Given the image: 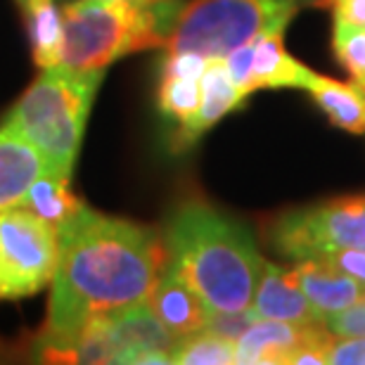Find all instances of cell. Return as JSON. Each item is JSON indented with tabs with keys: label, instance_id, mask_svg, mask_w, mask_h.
<instances>
[{
	"label": "cell",
	"instance_id": "6da1fadb",
	"mask_svg": "<svg viewBox=\"0 0 365 365\" xmlns=\"http://www.w3.org/2000/svg\"><path fill=\"white\" fill-rule=\"evenodd\" d=\"M57 235L60 252L41 344L48 354L69 356L93 320L148 304L169 254L155 228L86 204Z\"/></svg>",
	"mask_w": 365,
	"mask_h": 365
},
{
	"label": "cell",
	"instance_id": "7a4b0ae2",
	"mask_svg": "<svg viewBox=\"0 0 365 365\" xmlns=\"http://www.w3.org/2000/svg\"><path fill=\"white\" fill-rule=\"evenodd\" d=\"M164 245L169 261L211 311L252 306L266 259L245 223L207 202L190 200L171 214Z\"/></svg>",
	"mask_w": 365,
	"mask_h": 365
},
{
	"label": "cell",
	"instance_id": "3957f363",
	"mask_svg": "<svg viewBox=\"0 0 365 365\" xmlns=\"http://www.w3.org/2000/svg\"><path fill=\"white\" fill-rule=\"evenodd\" d=\"M102 76L105 71H76L62 64L43 69L0 128L31 143L53 171L71 176Z\"/></svg>",
	"mask_w": 365,
	"mask_h": 365
},
{
	"label": "cell",
	"instance_id": "277c9868",
	"mask_svg": "<svg viewBox=\"0 0 365 365\" xmlns=\"http://www.w3.org/2000/svg\"><path fill=\"white\" fill-rule=\"evenodd\" d=\"M171 5L140 7L123 0H74L62 10V67L105 71L130 53L164 48Z\"/></svg>",
	"mask_w": 365,
	"mask_h": 365
},
{
	"label": "cell",
	"instance_id": "5b68a950",
	"mask_svg": "<svg viewBox=\"0 0 365 365\" xmlns=\"http://www.w3.org/2000/svg\"><path fill=\"white\" fill-rule=\"evenodd\" d=\"M299 0H190L171 17L166 53L225 57L261 34L289 24Z\"/></svg>",
	"mask_w": 365,
	"mask_h": 365
},
{
	"label": "cell",
	"instance_id": "8992f818",
	"mask_svg": "<svg viewBox=\"0 0 365 365\" xmlns=\"http://www.w3.org/2000/svg\"><path fill=\"white\" fill-rule=\"evenodd\" d=\"M60 235L24 207L0 209V302L38 294L53 282Z\"/></svg>",
	"mask_w": 365,
	"mask_h": 365
},
{
	"label": "cell",
	"instance_id": "52a82bcc",
	"mask_svg": "<svg viewBox=\"0 0 365 365\" xmlns=\"http://www.w3.org/2000/svg\"><path fill=\"white\" fill-rule=\"evenodd\" d=\"M271 242L294 261L316 259L344 247H365V195L287 211L273 223Z\"/></svg>",
	"mask_w": 365,
	"mask_h": 365
},
{
	"label": "cell",
	"instance_id": "ba28073f",
	"mask_svg": "<svg viewBox=\"0 0 365 365\" xmlns=\"http://www.w3.org/2000/svg\"><path fill=\"white\" fill-rule=\"evenodd\" d=\"M334 334L325 323H282V320H254L237 339L235 363L245 365H289L299 349L330 341Z\"/></svg>",
	"mask_w": 365,
	"mask_h": 365
},
{
	"label": "cell",
	"instance_id": "9c48e42d",
	"mask_svg": "<svg viewBox=\"0 0 365 365\" xmlns=\"http://www.w3.org/2000/svg\"><path fill=\"white\" fill-rule=\"evenodd\" d=\"M148 304L159 323L178 339H185L190 334L204 330L211 316L209 304L176 271V266L171 261H166Z\"/></svg>",
	"mask_w": 365,
	"mask_h": 365
},
{
	"label": "cell",
	"instance_id": "30bf717a",
	"mask_svg": "<svg viewBox=\"0 0 365 365\" xmlns=\"http://www.w3.org/2000/svg\"><path fill=\"white\" fill-rule=\"evenodd\" d=\"M250 309L259 320H282V323L299 325L325 323V318L299 287L294 271L268 264V261L261 271Z\"/></svg>",
	"mask_w": 365,
	"mask_h": 365
},
{
	"label": "cell",
	"instance_id": "8fae6325",
	"mask_svg": "<svg viewBox=\"0 0 365 365\" xmlns=\"http://www.w3.org/2000/svg\"><path fill=\"white\" fill-rule=\"evenodd\" d=\"M200 91H202V100H200V109H197L195 119L187 121L185 126H180L176 130V138H173V148L176 150L190 148V145L202 133H207L218 119H223L232 109L242 107L247 100V95L240 91L235 81L230 78L223 57L209 60L207 69H204V74L200 78Z\"/></svg>",
	"mask_w": 365,
	"mask_h": 365
},
{
	"label": "cell",
	"instance_id": "7c38bea8",
	"mask_svg": "<svg viewBox=\"0 0 365 365\" xmlns=\"http://www.w3.org/2000/svg\"><path fill=\"white\" fill-rule=\"evenodd\" d=\"M292 271H294V277L299 287L304 289L306 299L316 306L323 318L341 309H349L351 304L365 297L363 282L337 271L323 259H302L297 261Z\"/></svg>",
	"mask_w": 365,
	"mask_h": 365
},
{
	"label": "cell",
	"instance_id": "4fadbf2b",
	"mask_svg": "<svg viewBox=\"0 0 365 365\" xmlns=\"http://www.w3.org/2000/svg\"><path fill=\"white\" fill-rule=\"evenodd\" d=\"M311 69L297 62L282 46V29L261 34L254 41V57L245 93L264 88H304Z\"/></svg>",
	"mask_w": 365,
	"mask_h": 365
},
{
	"label": "cell",
	"instance_id": "5bb4252c",
	"mask_svg": "<svg viewBox=\"0 0 365 365\" xmlns=\"http://www.w3.org/2000/svg\"><path fill=\"white\" fill-rule=\"evenodd\" d=\"M50 166L21 135L0 128V209L17 207L31 182Z\"/></svg>",
	"mask_w": 365,
	"mask_h": 365
},
{
	"label": "cell",
	"instance_id": "9a60e30c",
	"mask_svg": "<svg viewBox=\"0 0 365 365\" xmlns=\"http://www.w3.org/2000/svg\"><path fill=\"white\" fill-rule=\"evenodd\" d=\"M304 91L313 95L318 107L334 126L346 133H365V88L361 83H341L311 71Z\"/></svg>",
	"mask_w": 365,
	"mask_h": 365
},
{
	"label": "cell",
	"instance_id": "2e32d148",
	"mask_svg": "<svg viewBox=\"0 0 365 365\" xmlns=\"http://www.w3.org/2000/svg\"><path fill=\"white\" fill-rule=\"evenodd\" d=\"M69 180L71 176H64V173H57L53 169L43 171L31 182V187L26 190V195L21 197L17 207L34 211L36 216L48 221L55 230H60L83 207V202L76 200V195L71 192Z\"/></svg>",
	"mask_w": 365,
	"mask_h": 365
},
{
	"label": "cell",
	"instance_id": "e0dca14e",
	"mask_svg": "<svg viewBox=\"0 0 365 365\" xmlns=\"http://www.w3.org/2000/svg\"><path fill=\"white\" fill-rule=\"evenodd\" d=\"M24 12L29 38L34 48V62L41 69L57 67L62 60V10L57 0H17Z\"/></svg>",
	"mask_w": 365,
	"mask_h": 365
},
{
	"label": "cell",
	"instance_id": "ac0fdd59",
	"mask_svg": "<svg viewBox=\"0 0 365 365\" xmlns=\"http://www.w3.org/2000/svg\"><path fill=\"white\" fill-rule=\"evenodd\" d=\"M235 354H237V341L225 339L221 334H214L209 330H200L178 341V346L171 354V363L225 365V363H235Z\"/></svg>",
	"mask_w": 365,
	"mask_h": 365
},
{
	"label": "cell",
	"instance_id": "d6986e66",
	"mask_svg": "<svg viewBox=\"0 0 365 365\" xmlns=\"http://www.w3.org/2000/svg\"><path fill=\"white\" fill-rule=\"evenodd\" d=\"M202 91L200 78L178 76V74H162L159 83V109L178 121V128L195 119L200 109Z\"/></svg>",
	"mask_w": 365,
	"mask_h": 365
},
{
	"label": "cell",
	"instance_id": "ffe728a7",
	"mask_svg": "<svg viewBox=\"0 0 365 365\" xmlns=\"http://www.w3.org/2000/svg\"><path fill=\"white\" fill-rule=\"evenodd\" d=\"M332 48L337 53V60L354 76V81L365 88V29L346 21H334Z\"/></svg>",
	"mask_w": 365,
	"mask_h": 365
},
{
	"label": "cell",
	"instance_id": "44dd1931",
	"mask_svg": "<svg viewBox=\"0 0 365 365\" xmlns=\"http://www.w3.org/2000/svg\"><path fill=\"white\" fill-rule=\"evenodd\" d=\"M254 320H259L254 316L252 309H242V311H211L209 323L204 330L221 334L225 339L237 341L245 334V330L250 327Z\"/></svg>",
	"mask_w": 365,
	"mask_h": 365
},
{
	"label": "cell",
	"instance_id": "7402d4cb",
	"mask_svg": "<svg viewBox=\"0 0 365 365\" xmlns=\"http://www.w3.org/2000/svg\"><path fill=\"white\" fill-rule=\"evenodd\" d=\"M325 327L334 337H365V297L349 309L330 313L325 318Z\"/></svg>",
	"mask_w": 365,
	"mask_h": 365
},
{
	"label": "cell",
	"instance_id": "603a6c76",
	"mask_svg": "<svg viewBox=\"0 0 365 365\" xmlns=\"http://www.w3.org/2000/svg\"><path fill=\"white\" fill-rule=\"evenodd\" d=\"M327 261L330 266H334L337 271L351 275L354 280H359L365 284V247H344V250L323 254V257H316Z\"/></svg>",
	"mask_w": 365,
	"mask_h": 365
},
{
	"label": "cell",
	"instance_id": "cb8c5ba5",
	"mask_svg": "<svg viewBox=\"0 0 365 365\" xmlns=\"http://www.w3.org/2000/svg\"><path fill=\"white\" fill-rule=\"evenodd\" d=\"M327 363L365 365V337H334Z\"/></svg>",
	"mask_w": 365,
	"mask_h": 365
},
{
	"label": "cell",
	"instance_id": "d4e9b609",
	"mask_svg": "<svg viewBox=\"0 0 365 365\" xmlns=\"http://www.w3.org/2000/svg\"><path fill=\"white\" fill-rule=\"evenodd\" d=\"M252 57H254V43H247V46L232 50L230 55H225V67H228L230 78L235 81V86L245 93L247 78H250V69H252ZM247 95V93H245ZM250 98V95H247Z\"/></svg>",
	"mask_w": 365,
	"mask_h": 365
},
{
	"label": "cell",
	"instance_id": "484cf974",
	"mask_svg": "<svg viewBox=\"0 0 365 365\" xmlns=\"http://www.w3.org/2000/svg\"><path fill=\"white\" fill-rule=\"evenodd\" d=\"M334 21L365 29V0H334Z\"/></svg>",
	"mask_w": 365,
	"mask_h": 365
},
{
	"label": "cell",
	"instance_id": "4316f807",
	"mask_svg": "<svg viewBox=\"0 0 365 365\" xmlns=\"http://www.w3.org/2000/svg\"><path fill=\"white\" fill-rule=\"evenodd\" d=\"M123 3H133L140 7H166L171 5V0H123Z\"/></svg>",
	"mask_w": 365,
	"mask_h": 365
},
{
	"label": "cell",
	"instance_id": "83f0119b",
	"mask_svg": "<svg viewBox=\"0 0 365 365\" xmlns=\"http://www.w3.org/2000/svg\"><path fill=\"white\" fill-rule=\"evenodd\" d=\"M57 3H64V5H67V3H74V0H57Z\"/></svg>",
	"mask_w": 365,
	"mask_h": 365
}]
</instances>
